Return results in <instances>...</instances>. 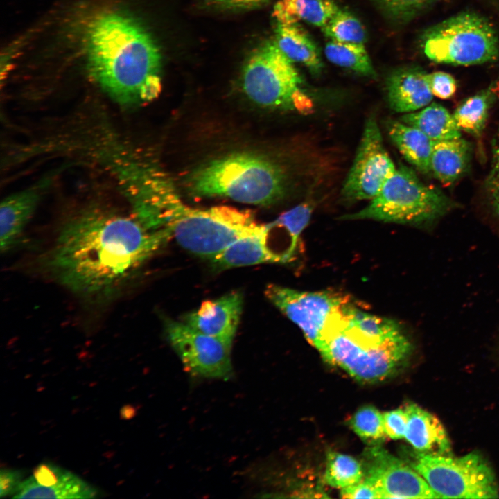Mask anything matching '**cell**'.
<instances>
[{
  "instance_id": "cell-1",
  "label": "cell",
  "mask_w": 499,
  "mask_h": 499,
  "mask_svg": "<svg viewBox=\"0 0 499 499\" xmlns=\"http://www.w3.org/2000/svg\"><path fill=\"white\" fill-rule=\"evenodd\" d=\"M172 235L135 216L100 209L74 216L60 229L47 259L56 280L84 298L100 301L128 285Z\"/></svg>"
},
{
  "instance_id": "cell-2",
  "label": "cell",
  "mask_w": 499,
  "mask_h": 499,
  "mask_svg": "<svg viewBox=\"0 0 499 499\" xmlns=\"http://www.w3.org/2000/svg\"><path fill=\"white\" fill-rule=\"evenodd\" d=\"M75 49L90 78L118 104L134 107L161 90V55L143 24L121 6L90 3L70 26Z\"/></svg>"
},
{
  "instance_id": "cell-3",
  "label": "cell",
  "mask_w": 499,
  "mask_h": 499,
  "mask_svg": "<svg viewBox=\"0 0 499 499\" xmlns=\"http://www.w3.org/2000/svg\"><path fill=\"white\" fill-rule=\"evenodd\" d=\"M134 210L148 228L168 230L182 247L211 260L239 238L264 225L250 212L231 207H191L182 201L171 183L154 170L139 186Z\"/></svg>"
},
{
  "instance_id": "cell-4",
  "label": "cell",
  "mask_w": 499,
  "mask_h": 499,
  "mask_svg": "<svg viewBox=\"0 0 499 499\" xmlns=\"http://www.w3.org/2000/svg\"><path fill=\"white\" fill-rule=\"evenodd\" d=\"M189 184L195 195L268 205L283 197L286 177L278 164L265 157L236 152L199 168L189 177Z\"/></svg>"
},
{
  "instance_id": "cell-5",
  "label": "cell",
  "mask_w": 499,
  "mask_h": 499,
  "mask_svg": "<svg viewBox=\"0 0 499 499\" xmlns=\"http://www.w3.org/2000/svg\"><path fill=\"white\" fill-rule=\"evenodd\" d=\"M329 363L362 383H376L392 376L410 355L404 334L380 340L349 329L338 322L315 347Z\"/></svg>"
},
{
  "instance_id": "cell-6",
  "label": "cell",
  "mask_w": 499,
  "mask_h": 499,
  "mask_svg": "<svg viewBox=\"0 0 499 499\" xmlns=\"http://www.w3.org/2000/svg\"><path fill=\"white\" fill-rule=\"evenodd\" d=\"M454 205L441 191L426 185L412 170L401 165L367 207L340 219L421 225L438 220Z\"/></svg>"
},
{
  "instance_id": "cell-7",
  "label": "cell",
  "mask_w": 499,
  "mask_h": 499,
  "mask_svg": "<svg viewBox=\"0 0 499 499\" xmlns=\"http://www.w3.org/2000/svg\"><path fill=\"white\" fill-rule=\"evenodd\" d=\"M421 49L431 61L458 66L493 62L499 57V37L493 24L482 15L466 11L428 28Z\"/></svg>"
},
{
  "instance_id": "cell-8",
  "label": "cell",
  "mask_w": 499,
  "mask_h": 499,
  "mask_svg": "<svg viewBox=\"0 0 499 499\" xmlns=\"http://www.w3.org/2000/svg\"><path fill=\"white\" fill-rule=\"evenodd\" d=\"M301 82L292 62L274 42H266L252 53L242 76L245 94L256 104L306 114L313 104L301 89Z\"/></svg>"
},
{
  "instance_id": "cell-9",
  "label": "cell",
  "mask_w": 499,
  "mask_h": 499,
  "mask_svg": "<svg viewBox=\"0 0 499 499\" xmlns=\"http://www.w3.org/2000/svg\"><path fill=\"white\" fill-rule=\"evenodd\" d=\"M410 465L440 498H496L498 487L491 467L477 453L461 457L416 451Z\"/></svg>"
},
{
  "instance_id": "cell-10",
  "label": "cell",
  "mask_w": 499,
  "mask_h": 499,
  "mask_svg": "<svg viewBox=\"0 0 499 499\" xmlns=\"http://www.w3.org/2000/svg\"><path fill=\"white\" fill-rule=\"evenodd\" d=\"M265 295L315 347L340 317L343 306L349 301L338 292L300 291L276 284L268 285Z\"/></svg>"
},
{
  "instance_id": "cell-11",
  "label": "cell",
  "mask_w": 499,
  "mask_h": 499,
  "mask_svg": "<svg viewBox=\"0 0 499 499\" xmlns=\"http://www.w3.org/2000/svg\"><path fill=\"white\" fill-rule=\"evenodd\" d=\"M164 329L168 341L189 373L221 380L232 377V344L202 333L183 321L167 319Z\"/></svg>"
},
{
  "instance_id": "cell-12",
  "label": "cell",
  "mask_w": 499,
  "mask_h": 499,
  "mask_svg": "<svg viewBox=\"0 0 499 499\" xmlns=\"http://www.w3.org/2000/svg\"><path fill=\"white\" fill-rule=\"evenodd\" d=\"M396 168L383 143L376 117L366 120L355 159L342 189L343 199H373Z\"/></svg>"
},
{
  "instance_id": "cell-13",
  "label": "cell",
  "mask_w": 499,
  "mask_h": 499,
  "mask_svg": "<svg viewBox=\"0 0 499 499\" xmlns=\"http://www.w3.org/2000/svg\"><path fill=\"white\" fill-rule=\"evenodd\" d=\"M364 477L380 498H440L411 466L380 446L367 448L362 463Z\"/></svg>"
},
{
  "instance_id": "cell-14",
  "label": "cell",
  "mask_w": 499,
  "mask_h": 499,
  "mask_svg": "<svg viewBox=\"0 0 499 499\" xmlns=\"http://www.w3.org/2000/svg\"><path fill=\"white\" fill-rule=\"evenodd\" d=\"M96 490L78 476L58 466L42 463L22 481L17 498H92Z\"/></svg>"
},
{
  "instance_id": "cell-15",
  "label": "cell",
  "mask_w": 499,
  "mask_h": 499,
  "mask_svg": "<svg viewBox=\"0 0 499 499\" xmlns=\"http://www.w3.org/2000/svg\"><path fill=\"white\" fill-rule=\"evenodd\" d=\"M243 304V295L234 291L220 298L203 301L198 310L184 316L183 322L202 333L232 344Z\"/></svg>"
},
{
  "instance_id": "cell-16",
  "label": "cell",
  "mask_w": 499,
  "mask_h": 499,
  "mask_svg": "<svg viewBox=\"0 0 499 499\" xmlns=\"http://www.w3.org/2000/svg\"><path fill=\"white\" fill-rule=\"evenodd\" d=\"M49 181L44 180L32 186L7 196L0 208V245L2 252L12 249L35 212Z\"/></svg>"
},
{
  "instance_id": "cell-17",
  "label": "cell",
  "mask_w": 499,
  "mask_h": 499,
  "mask_svg": "<svg viewBox=\"0 0 499 499\" xmlns=\"http://www.w3.org/2000/svg\"><path fill=\"white\" fill-rule=\"evenodd\" d=\"M428 73L418 67L394 71L387 78V96L389 107L399 113L419 110L432 103Z\"/></svg>"
},
{
  "instance_id": "cell-18",
  "label": "cell",
  "mask_w": 499,
  "mask_h": 499,
  "mask_svg": "<svg viewBox=\"0 0 499 499\" xmlns=\"http://www.w3.org/2000/svg\"><path fill=\"white\" fill-rule=\"evenodd\" d=\"M272 229V223L264 224L258 231L239 238L213 257L212 262L220 269L265 263H284L281 256L268 244Z\"/></svg>"
},
{
  "instance_id": "cell-19",
  "label": "cell",
  "mask_w": 499,
  "mask_h": 499,
  "mask_svg": "<svg viewBox=\"0 0 499 499\" xmlns=\"http://www.w3.org/2000/svg\"><path fill=\"white\" fill-rule=\"evenodd\" d=\"M405 409L408 425L405 438L416 451L435 455H450V442L440 421L414 403Z\"/></svg>"
},
{
  "instance_id": "cell-20",
  "label": "cell",
  "mask_w": 499,
  "mask_h": 499,
  "mask_svg": "<svg viewBox=\"0 0 499 499\" xmlns=\"http://www.w3.org/2000/svg\"><path fill=\"white\" fill-rule=\"evenodd\" d=\"M471 156V143L462 137L434 141L430 173L442 184H453L466 172Z\"/></svg>"
},
{
  "instance_id": "cell-21",
  "label": "cell",
  "mask_w": 499,
  "mask_h": 499,
  "mask_svg": "<svg viewBox=\"0 0 499 499\" xmlns=\"http://www.w3.org/2000/svg\"><path fill=\"white\" fill-rule=\"evenodd\" d=\"M385 126L391 141L406 161L419 172L430 173L434 141L418 128L400 120L388 119Z\"/></svg>"
},
{
  "instance_id": "cell-22",
  "label": "cell",
  "mask_w": 499,
  "mask_h": 499,
  "mask_svg": "<svg viewBox=\"0 0 499 499\" xmlns=\"http://www.w3.org/2000/svg\"><path fill=\"white\" fill-rule=\"evenodd\" d=\"M275 33L274 42L292 62L305 65L315 74L321 71L322 62L318 49L299 25L278 23Z\"/></svg>"
},
{
  "instance_id": "cell-23",
  "label": "cell",
  "mask_w": 499,
  "mask_h": 499,
  "mask_svg": "<svg viewBox=\"0 0 499 499\" xmlns=\"http://www.w3.org/2000/svg\"><path fill=\"white\" fill-rule=\"evenodd\" d=\"M399 120L418 128L433 141L461 137V130L453 114L436 103H431L419 110L405 113Z\"/></svg>"
},
{
  "instance_id": "cell-24",
  "label": "cell",
  "mask_w": 499,
  "mask_h": 499,
  "mask_svg": "<svg viewBox=\"0 0 499 499\" xmlns=\"http://www.w3.org/2000/svg\"><path fill=\"white\" fill-rule=\"evenodd\" d=\"M338 9L333 0H279L272 15L280 24L304 21L322 28Z\"/></svg>"
},
{
  "instance_id": "cell-25",
  "label": "cell",
  "mask_w": 499,
  "mask_h": 499,
  "mask_svg": "<svg viewBox=\"0 0 499 499\" xmlns=\"http://www.w3.org/2000/svg\"><path fill=\"white\" fill-rule=\"evenodd\" d=\"M498 83L494 82L486 89L467 98L455 109L453 116L461 131L476 137L481 134L498 94Z\"/></svg>"
},
{
  "instance_id": "cell-26",
  "label": "cell",
  "mask_w": 499,
  "mask_h": 499,
  "mask_svg": "<svg viewBox=\"0 0 499 499\" xmlns=\"http://www.w3.org/2000/svg\"><path fill=\"white\" fill-rule=\"evenodd\" d=\"M324 54L331 62L337 66L365 76H376L364 44L331 40L326 44Z\"/></svg>"
},
{
  "instance_id": "cell-27",
  "label": "cell",
  "mask_w": 499,
  "mask_h": 499,
  "mask_svg": "<svg viewBox=\"0 0 499 499\" xmlns=\"http://www.w3.org/2000/svg\"><path fill=\"white\" fill-rule=\"evenodd\" d=\"M362 463L351 455L329 451L326 457L324 480L330 486L344 488L362 480Z\"/></svg>"
},
{
  "instance_id": "cell-28",
  "label": "cell",
  "mask_w": 499,
  "mask_h": 499,
  "mask_svg": "<svg viewBox=\"0 0 499 499\" xmlns=\"http://www.w3.org/2000/svg\"><path fill=\"white\" fill-rule=\"evenodd\" d=\"M324 34L331 40L364 44L367 41L365 26L348 11L338 9L322 28Z\"/></svg>"
},
{
  "instance_id": "cell-29",
  "label": "cell",
  "mask_w": 499,
  "mask_h": 499,
  "mask_svg": "<svg viewBox=\"0 0 499 499\" xmlns=\"http://www.w3.org/2000/svg\"><path fill=\"white\" fill-rule=\"evenodd\" d=\"M349 425L366 441L378 443L385 438L383 414L373 405L360 408L351 417Z\"/></svg>"
},
{
  "instance_id": "cell-30",
  "label": "cell",
  "mask_w": 499,
  "mask_h": 499,
  "mask_svg": "<svg viewBox=\"0 0 499 499\" xmlns=\"http://www.w3.org/2000/svg\"><path fill=\"white\" fill-rule=\"evenodd\" d=\"M312 212L313 206L308 202H303L283 213L272 222L274 226L283 227L286 231L295 251L300 235L308 225Z\"/></svg>"
},
{
  "instance_id": "cell-31",
  "label": "cell",
  "mask_w": 499,
  "mask_h": 499,
  "mask_svg": "<svg viewBox=\"0 0 499 499\" xmlns=\"http://www.w3.org/2000/svg\"><path fill=\"white\" fill-rule=\"evenodd\" d=\"M395 22L410 21L439 0H373Z\"/></svg>"
},
{
  "instance_id": "cell-32",
  "label": "cell",
  "mask_w": 499,
  "mask_h": 499,
  "mask_svg": "<svg viewBox=\"0 0 499 499\" xmlns=\"http://www.w3.org/2000/svg\"><path fill=\"white\" fill-rule=\"evenodd\" d=\"M485 192L493 215L499 220V145L485 182Z\"/></svg>"
},
{
  "instance_id": "cell-33",
  "label": "cell",
  "mask_w": 499,
  "mask_h": 499,
  "mask_svg": "<svg viewBox=\"0 0 499 499\" xmlns=\"http://www.w3.org/2000/svg\"><path fill=\"white\" fill-rule=\"evenodd\" d=\"M430 89L433 96L441 99H449L456 92L455 78L444 71H435L428 75Z\"/></svg>"
},
{
  "instance_id": "cell-34",
  "label": "cell",
  "mask_w": 499,
  "mask_h": 499,
  "mask_svg": "<svg viewBox=\"0 0 499 499\" xmlns=\"http://www.w3.org/2000/svg\"><path fill=\"white\" fill-rule=\"evenodd\" d=\"M383 418L386 435L393 439L405 437L408 425V414L405 408L386 412L383 414Z\"/></svg>"
},
{
  "instance_id": "cell-35",
  "label": "cell",
  "mask_w": 499,
  "mask_h": 499,
  "mask_svg": "<svg viewBox=\"0 0 499 499\" xmlns=\"http://www.w3.org/2000/svg\"><path fill=\"white\" fill-rule=\"evenodd\" d=\"M340 496L343 498H380L374 486L365 480L342 488Z\"/></svg>"
},
{
  "instance_id": "cell-36",
  "label": "cell",
  "mask_w": 499,
  "mask_h": 499,
  "mask_svg": "<svg viewBox=\"0 0 499 499\" xmlns=\"http://www.w3.org/2000/svg\"><path fill=\"white\" fill-rule=\"evenodd\" d=\"M21 475L15 470H1L0 473V496H6L10 493H15L20 484Z\"/></svg>"
},
{
  "instance_id": "cell-37",
  "label": "cell",
  "mask_w": 499,
  "mask_h": 499,
  "mask_svg": "<svg viewBox=\"0 0 499 499\" xmlns=\"http://www.w3.org/2000/svg\"><path fill=\"white\" fill-rule=\"evenodd\" d=\"M266 0H204L211 7L222 9H249L260 6Z\"/></svg>"
}]
</instances>
